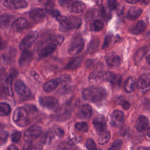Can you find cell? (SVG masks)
Returning a JSON list of instances; mask_svg holds the SVG:
<instances>
[{"label":"cell","instance_id":"1","mask_svg":"<svg viewBox=\"0 0 150 150\" xmlns=\"http://www.w3.org/2000/svg\"><path fill=\"white\" fill-rule=\"evenodd\" d=\"M107 96L106 91L101 87H90L82 92L83 98L89 101L99 102L104 100Z\"/></svg>","mask_w":150,"mask_h":150},{"label":"cell","instance_id":"2","mask_svg":"<svg viewBox=\"0 0 150 150\" xmlns=\"http://www.w3.org/2000/svg\"><path fill=\"white\" fill-rule=\"evenodd\" d=\"M14 122L20 127H23L29 124L28 112L23 107H18L14 111L12 117Z\"/></svg>","mask_w":150,"mask_h":150},{"label":"cell","instance_id":"3","mask_svg":"<svg viewBox=\"0 0 150 150\" xmlns=\"http://www.w3.org/2000/svg\"><path fill=\"white\" fill-rule=\"evenodd\" d=\"M56 49V46L50 43L48 40L46 42H40L37 44L36 50L40 59L46 57L52 54Z\"/></svg>","mask_w":150,"mask_h":150},{"label":"cell","instance_id":"4","mask_svg":"<svg viewBox=\"0 0 150 150\" xmlns=\"http://www.w3.org/2000/svg\"><path fill=\"white\" fill-rule=\"evenodd\" d=\"M60 29L62 31H67L71 29L79 28L81 24V20L76 16L66 17L64 20L60 23Z\"/></svg>","mask_w":150,"mask_h":150},{"label":"cell","instance_id":"5","mask_svg":"<svg viewBox=\"0 0 150 150\" xmlns=\"http://www.w3.org/2000/svg\"><path fill=\"white\" fill-rule=\"evenodd\" d=\"M84 42L82 38L79 36L73 37L69 44L68 53L71 56H76L82 51Z\"/></svg>","mask_w":150,"mask_h":150},{"label":"cell","instance_id":"6","mask_svg":"<svg viewBox=\"0 0 150 150\" xmlns=\"http://www.w3.org/2000/svg\"><path fill=\"white\" fill-rule=\"evenodd\" d=\"M38 33L36 31H31L29 32L21 41L19 43V48L22 51L28 50V49L33 45L37 40Z\"/></svg>","mask_w":150,"mask_h":150},{"label":"cell","instance_id":"7","mask_svg":"<svg viewBox=\"0 0 150 150\" xmlns=\"http://www.w3.org/2000/svg\"><path fill=\"white\" fill-rule=\"evenodd\" d=\"M41 128L38 125H32L25 132L23 139L26 144L30 143L37 138L41 134Z\"/></svg>","mask_w":150,"mask_h":150},{"label":"cell","instance_id":"8","mask_svg":"<svg viewBox=\"0 0 150 150\" xmlns=\"http://www.w3.org/2000/svg\"><path fill=\"white\" fill-rule=\"evenodd\" d=\"M39 101L42 107L50 110L55 109L57 108L59 104L56 98L51 96L42 97L39 98Z\"/></svg>","mask_w":150,"mask_h":150},{"label":"cell","instance_id":"9","mask_svg":"<svg viewBox=\"0 0 150 150\" xmlns=\"http://www.w3.org/2000/svg\"><path fill=\"white\" fill-rule=\"evenodd\" d=\"M137 87L142 91L150 90V74H144L139 77L137 81Z\"/></svg>","mask_w":150,"mask_h":150},{"label":"cell","instance_id":"10","mask_svg":"<svg viewBox=\"0 0 150 150\" xmlns=\"http://www.w3.org/2000/svg\"><path fill=\"white\" fill-rule=\"evenodd\" d=\"M124 120V113L120 110H114L111 115V125L118 127L122 125Z\"/></svg>","mask_w":150,"mask_h":150},{"label":"cell","instance_id":"11","mask_svg":"<svg viewBox=\"0 0 150 150\" xmlns=\"http://www.w3.org/2000/svg\"><path fill=\"white\" fill-rule=\"evenodd\" d=\"M15 90L18 94L23 97H28L31 94V91L29 88L20 80L15 82Z\"/></svg>","mask_w":150,"mask_h":150},{"label":"cell","instance_id":"12","mask_svg":"<svg viewBox=\"0 0 150 150\" xmlns=\"http://www.w3.org/2000/svg\"><path fill=\"white\" fill-rule=\"evenodd\" d=\"M94 127L98 134L102 133L106 128V121L105 118L101 115L96 116L93 121Z\"/></svg>","mask_w":150,"mask_h":150},{"label":"cell","instance_id":"13","mask_svg":"<svg viewBox=\"0 0 150 150\" xmlns=\"http://www.w3.org/2000/svg\"><path fill=\"white\" fill-rule=\"evenodd\" d=\"M105 62L109 67H115L120 66L121 59L120 56L115 55L114 53H110L105 56Z\"/></svg>","mask_w":150,"mask_h":150},{"label":"cell","instance_id":"14","mask_svg":"<svg viewBox=\"0 0 150 150\" xmlns=\"http://www.w3.org/2000/svg\"><path fill=\"white\" fill-rule=\"evenodd\" d=\"M105 73L101 71L94 70L89 76V81L91 84H97L104 80Z\"/></svg>","mask_w":150,"mask_h":150},{"label":"cell","instance_id":"15","mask_svg":"<svg viewBox=\"0 0 150 150\" xmlns=\"http://www.w3.org/2000/svg\"><path fill=\"white\" fill-rule=\"evenodd\" d=\"M33 54L31 52L26 50L22 51L18 61V63L20 66L23 67L27 66L32 60Z\"/></svg>","mask_w":150,"mask_h":150},{"label":"cell","instance_id":"16","mask_svg":"<svg viewBox=\"0 0 150 150\" xmlns=\"http://www.w3.org/2000/svg\"><path fill=\"white\" fill-rule=\"evenodd\" d=\"M3 4L6 7L13 9H22L28 6V2L25 1H5Z\"/></svg>","mask_w":150,"mask_h":150},{"label":"cell","instance_id":"17","mask_svg":"<svg viewBox=\"0 0 150 150\" xmlns=\"http://www.w3.org/2000/svg\"><path fill=\"white\" fill-rule=\"evenodd\" d=\"M92 112V108L90 105L84 104L79 110L77 114V117L79 118L87 119L91 116Z\"/></svg>","mask_w":150,"mask_h":150},{"label":"cell","instance_id":"18","mask_svg":"<svg viewBox=\"0 0 150 150\" xmlns=\"http://www.w3.org/2000/svg\"><path fill=\"white\" fill-rule=\"evenodd\" d=\"M104 80L114 85H120L121 82L122 77L120 75H116L112 72H106L104 74Z\"/></svg>","mask_w":150,"mask_h":150},{"label":"cell","instance_id":"19","mask_svg":"<svg viewBox=\"0 0 150 150\" xmlns=\"http://www.w3.org/2000/svg\"><path fill=\"white\" fill-rule=\"evenodd\" d=\"M149 124V121L147 117L144 115L140 116L136 121L135 127L138 131L142 132L145 131Z\"/></svg>","mask_w":150,"mask_h":150},{"label":"cell","instance_id":"20","mask_svg":"<svg viewBox=\"0 0 150 150\" xmlns=\"http://www.w3.org/2000/svg\"><path fill=\"white\" fill-rule=\"evenodd\" d=\"M46 14L44 9L40 8L32 9L29 12V16L34 20H40L44 18Z\"/></svg>","mask_w":150,"mask_h":150},{"label":"cell","instance_id":"21","mask_svg":"<svg viewBox=\"0 0 150 150\" xmlns=\"http://www.w3.org/2000/svg\"><path fill=\"white\" fill-rule=\"evenodd\" d=\"M86 8L85 4L81 1H74L69 6V11L73 13L82 12Z\"/></svg>","mask_w":150,"mask_h":150},{"label":"cell","instance_id":"22","mask_svg":"<svg viewBox=\"0 0 150 150\" xmlns=\"http://www.w3.org/2000/svg\"><path fill=\"white\" fill-rule=\"evenodd\" d=\"M137 86V81L134 77H129L124 84L125 90L128 93L132 92Z\"/></svg>","mask_w":150,"mask_h":150},{"label":"cell","instance_id":"23","mask_svg":"<svg viewBox=\"0 0 150 150\" xmlns=\"http://www.w3.org/2000/svg\"><path fill=\"white\" fill-rule=\"evenodd\" d=\"M27 26H28L27 21L23 18H19L13 23L12 29L15 31L18 32L25 29Z\"/></svg>","mask_w":150,"mask_h":150},{"label":"cell","instance_id":"24","mask_svg":"<svg viewBox=\"0 0 150 150\" xmlns=\"http://www.w3.org/2000/svg\"><path fill=\"white\" fill-rule=\"evenodd\" d=\"M12 80L13 77L11 76H8L5 80L4 84V91L6 94L9 96H13V90H12Z\"/></svg>","mask_w":150,"mask_h":150},{"label":"cell","instance_id":"25","mask_svg":"<svg viewBox=\"0 0 150 150\" xmlns=\"http://www.w3.org/2000/svg\"><path fill=\"white\" fill-rule=\"evenodd\" d=\"M83 60V57L81 56H78L73 59L70 62H69L65 67V69L69 70H73L77 69L81 64Z\"/></svg>","mask_w":150,"mask_h":150},{"label":"cell","instance_id":"26","mask_svg":"<svg viewBox=\"0 0 150 150\" xmlns=\"http://www.w3.org/2000/svg\"><path fill=\"white\" fill-rule=\"evenodd\" d=\"M58 80H51L46 82L43 85V90L47 93L51 92L55 90L59 84Z\"/></svg>","mask_w":150,"mask_h":150},{"label":"cell","instance_id":"27","mask_svg":"<svg viewBox=\"0 0 150 150\" xmlns=\"http://www.w3.org/2000/svg\"><path fill=\"white\" fill-rule=\"evenodd\" d=\"M55 136H56V134L53 129L49 130L41 138L42 144H49L53 139Z\"/></svg>","mask_w":150,"mask_h":150},{"label":"cell","instance_id":"28","mask_svg":"<svg viewBox=\"0 0 150 150\" xmlns=\"http://www.w3.org/2000/svg\"><path fill=\"white\" fill-rule=\"evenodd\" d=\"M145 27H146V25L145 22L142 21H140L136 23V25L131 29L130 32L131 33L138 35L142 33L145 29Z\"/></svg>","mask_w":150,"mask_h":150},{"label":"cell","instance_id":"29","mask_svg":"<svg viewBox=\"0 0 150 150\" xmlns=\"http://www.w3.org/2000/svg\"><path fill=\"white\" fill-rule=\"evenodd\" d=\"M142 12V11L141 8L137 6H133L129 10L128 17L131 19H135L138 18L141 15Z\"/></svg>","mask_w":150,"mask_h":150},{"label":"cell","instance_id":"30","mask_svg":"<svg viewBox=\"0 0 150 150\" xmlns=\"http://www.w3.org/2000/svg\"><path fill=\"white\" fill-rule=\"evenodd\" d=\"M12 16L8 14L0 15V29L8 27L11 22Z\"/></svg>","mask_w":150,"mask_h":150},{"label":"cell","instance_id":"31","mask_svg":"<svg viewBox=\"0 0 150 150\" xmlns=\"http://www.w3.org/2000/svg\"><path fill=\"white\" fill-rule=\"evenodd\" d=\"M47 40L52 44L57 46L62 43L64 40V37L61 35H50Z\"/></svg>","mask_w":150,"mask_h":150},{"label":"cell","instance_id":"32","mask_svg":"<svg viewBox=\"0 0 150 150\" xmlns=\"http://www.w3.org/2000/svg\"><path fill=\"white\" fill-rule=\"evenodd\" d=\"M11 111V106L6 103H0V115H8Z\"/></svg>","mask_w":150,"mask_h":150},{"label":"cell","instance_id":"33","mask_svg":"<svg viewBox=\"0 0 150 150\" xmlns=\"http://www.w3.org/2000/svg\"><path fill=\"white\" fill-rule=\"evenodd\" d=\"M111 134L109 131H106L101 134L98 139V142L100 145H103L106 144L110 138Z\"/></svg>","mask_w":150,"mask_h":150},{"label":"cell","instance_id":"34","mask_svg":"<svg viewBox=\"0 0 150 150\" xmlns=\"http://www.w3.org/2000/svg\"><path fill=\"white\" fill-rule=\"evenodd\" d=\"M15 55L16 52L15 49L11 48L4 53V54H3V59L4 60L8 62L12 60L15 57Z\"/></svg>","mask_w":150,"mask_h":150},{"label":"cell","instance_id":"35","mask_svg":"<svg viewBox=\"0 0 150 150\" xmlns=\"http://www.w3.org/2000/svg\"><path fill=\"white\" fill-rule=\"evenodd\" d=\"M75 128L81 132H87L88 130V125L86 122L76 123L75 125Z\"/></svg>","mask_w":150,"mask_h":150},{"label":"cell","instance_id":"36","mask_svg":"<svg viewBox=\"0 0 150 150\" xmlns=\"http://www.w3.org/2000/svg\"><path fill=\"white\" fill-rule=\"evenodd\" d=\"M104 26V24L102 21L97 19L93 23V28L95 31L101 30Z\"/></svg>","mask_w":150,"mask_h":150},{"label":"cell","instance_id":"37","mask_svg":"<svg viewBox=\"0 0 150 150\" xmlns=\"http://www.w3.org/2000/svg\"><path fill=\"white\" fill-rule=\"evenodd\" d=\"M122 144V142L121 139L116 140L112 143V144L108 150H120Z\"/></svg>","mask_w":150,"mask_h":150},{"label":"cell","instance_id":"38","mask_svg":"<svg viewBox=\"0 0 150 150\" xmlns=\"http://www.w3.org/2000/svg\"><path fill=\"white\" fill-rule=\"evenodd\" d=\"M98 45V41L97 40H94L92 42H91L88 47V53L94 52L97 48Z\"/></svg>","mask_w":150,"mask_h":150},{"label":"cell","instance_id":"39","mask_svg":"<svg viewBox=\"0 0 150 150\" xmlns=\"http://www.w3.org/2000/svg\"><path fill=\"white\" fill-rule=\"evenodd\" d=\"M86 147L88 150H96L97 147L95 142L92 139H88L86 143Z\"/></svg>","mask_w":150,"mask_h":150},{"label":"cell","instance_id":"40","mask_svg":"<svg viewBox=\"0 0 150 150\" xmlns=\"http://www.w3.org/2000/svg\"><path fill=\"white\" fill-rule=\"evenodd\" d=\"M146 49L145 47L140 49L138 51H137L135 54V60L138 61L142 59L144 56L146 54Z\"/></svg>","mask_w":150,"mask_h":150},{"label":"cell","instance_id":"41","mask_svg":"<svg viewBox=\"0 0 150 150\" xmlns=\"http://www.w3.org/2000/svg\"><path fill=\"white\" fill-rule=\"evenodd\" d=\"M21 137V134L18 131H14L11 135V140L13 142H17Z\"/></svg>","mask_w":150,"mask_h":150},{"label":"cell","instance_id":"42","mask_svg":"<svg viewBox=\"0 0 150 150\" xmlns=\"http://www.w3.org/2000/svg\"><path fill=\"white\" fill-rule=\"evenodd\" d=\"M8 137V133L6 131H0V144H4Z\"/></svg>","mask_w":150,"mask_h":150},{"label":"cell","instance_id":"43","mask_svg":"<svg viewBox=\"0 0 150 150\" xmlns=\"http://www.w3.org/2000/svg\"><path fill=\"white\" fill-rule=\"evenodd\" d=\"M111 36L110 35H107L105 39H104V43L103 44V46H102V49H106L107 47H108V46L110 45V44L111 43Z\"/></svg>","mask_w":150,"mask_h":150},{"label":"cell","instance_id":"44","mask_svg":"<svg viewBox=\"0 0 150 150\" xmlns=\"http://www.w3.org/2000/svg\"><path fill=\"white\" fill-rule=\"evenodd\" d=\"M107 5L111 10H114L117 8L118 2L114 0H110L107 1Z\"/></svg>","mask_w":150,"mask_h":150},{"label":"cell","instance_id":"45","mask_svg":"<svg viewBox=\"0 0 150 150\" xmlns=\"http://www.w3.org/2000/svg\"><path fill=\"white\" fill-rule=\"evenodd\" d=\"M31 76L38 83H42V79L40 77V76H39V74L37 73L36 71H34V70H32L30 73Z\"/></svg>","mask_w":150,"mask_h":150},{"label":"cell","instance_id":"46","mask_svg":"<svg viewBox=\"0 0 150 150\" xmlns=\"http://www.w3.org/2000/svg\"><path fill=\"white\" fill-rule=\"evenodd\" d=\"M54 132H55V134H56V136L60 138V137H62L64 135V131L62 128H60V127H56V128H54Z\"/></svg>","mask_w":150,"mask_h":150},{"label":"cell","instance_id":"47","mask_svg":"<svg viewBox=\"0 0 150 150\" xmlns=\"http://www.w3.org/2000/svg\"><path fill=\"white\" fill-rule=\"evenodd\" d=\"M48 12L50 13V15L54 17V18H56V19L61 15L60 12H59L58 10L54 9H53L52 10L49 11Z\"/></svg>","mask_w":150,"mask_h":150},{"label":"cell","instance_id":"48","mask_svg":"<svg viewBox=\"0 0 150 150\" xmlns=\"http://www.w3.org/2000/svg\"><path fill=\"white\" fill-rule=\"evenodd\" d=\"M43 146L42 145V143H38L33 145H32L30 150H42Z\"/></svg>","mask_w":150,"mask_h":150},{"label":"cell","instance_id":"49","mask_svg":"<svg viewBox=\"0 0 150 150\" xmlns=\"http://www.w3.org/2000/svg\"><path fill=\"white\" fill-rule=\"evenodd\" d=\"M121 106L124 110H128L130 107V104L127 101H121Z\"/></svg>","mask_w":150,"mask_h":150},{"label":"cell","instance_id":"50","mask_svg":"<svg viewBox=\"0 0 150 150\" xmlns=\"http://www.w3.org/2000/svg\"><path fill=\"white\" fill-rule=\"evenodd\" d=\"M145 58L146 60L149 64H150V49H149L145 54Z\"/></svg>","mask_w":150,"mask_h":150},{"label":"cell","instance_id":"51","mask_svg":"<svg viewBox=\"0 0 150 150\" xmlns=\"http://www.w3.org/2000/svg\"><path fill=\"white\" fill-rule=\"evenodd\" d=\"M144 107L146 110H150V100H147L145 101Z\"/></svg>","mask_w":150,"mask_h":150},{"label":"cell","instance_id":"52","mask_svg":"<svg viewBox=\"0 0 150 150\" xmlns=\"http://www.w3.org/2000/svg\"><path fill=\"white\" fill-rule=\"evenodd\" d=\"M7 150H19V149L15 145H11L8 146Z\"/></svg>","mask_w":150,"mask_h":150},{"label":"cell","instance_id":"53","mask_svg":"<svg viewBox=\"0 0 150 150\" xmlns=\"http://www.w3.org/2000/svg\"><path fill=\"white\" fill-rule=\"evenodd\" d=\"M70 2L69 1H59V3L62 6H69V3Z\"/></svg>","mask_w":150,"mask_h":150},{"label":"cell","instance_id":"54","mask_svg":"<svg viewBox=\"0 0 150 150\" xmlns=\"http://www.w3.org/2000/svg\"><path fill=\"white\" fill-rule=\"evenodd\" d=\"M128 3H129V4H136L139 1L138 0H127L126 1Z\"/></svg>","mask_w":150,"mask_h":150},{"label":"cell","instance_id":"55","mask_svg":"<svg viewBox=\"0 0 150 150\" xmlns=\"http://www.w3.org/2000/svg\"><path fill=\"white\" fill-rule=\"evenodd\" d=\"M138 150H150V148H146V147H143L141 146L139 147Z\"/></svg>","mask_w":150,"mask_h":150},{"label":"cell","instance_id":"56","mask_svg":"<svg viewBox=\"0 0 150 150\" xmlns=\"http://www.w3.org/2000/svg\"><path fill=\"white\" fill-rule=\"evenodd\" d=\"M147 135L150 137V127H149V128L147 130Z\"/></svg>","mask_w":150,"mask_h":150},{"label":"cell","instance_id":"57","mask_svg":"<svg viewBox=\"0 0 150 150\" xmlns=\"http://www.w3.org/2000/svg\"><path fill=\"white\" fill-rule=\"evenodd\" d=\"M1 45H2V39H1V38L0 36V46H1Z\"/></svg>","mask_w":150,"mask_h":150},{"label":"cell","instance_id":"58","mask_svg":"<svg viewBox=\"0 0 150 150\" xmlns=\"http://www.w3.org/2000/svg\"><path fill=\"white\" fill-rule=\"evenodd\" d=\"M96 150H101V149H97Z\"/></svg>","mask_w":150,"mask_h":150}]
</instances>
